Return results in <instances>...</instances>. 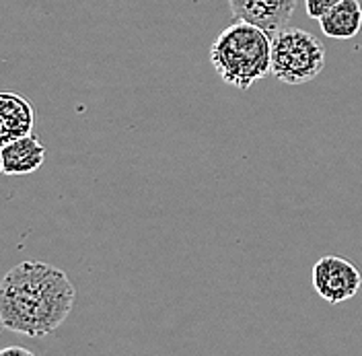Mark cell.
Instances as JSON below:
<instances>
[{"label": "cell", "mask_w": 362, "mask_h": 356, "mask_svg": "<svg viewBox=\"0 0 362 356\" xmlns=\"http://www.w3.org/2000/svg\"><path fill=\"white\" fill-rule=\"evenodd\" d=\"M74 299L76 289L66 272L45 262H21L0 280V326L27 338L54 334Z\"/></svg>", "instance_id": "cell-1"}, {"label": "cell", "mask_w": 362, "mask_h": 356, "mask_svg": "<svg viewBox=\"0 0 362 356\" xmlns=\"http://www.w3.org/2000/svg\"><path fill=\"white\" fill-rule=\"evenodd\" d=\"M210 62L225 85L251 89L272 74V38L251 23L233 21L210 45Z\"/></svg>", "instance_id": "cell-2"}, {"label": "cell", "mask_w": 362, "mask_h": 356, "mask_svg": "<svg viewBox=\"0 0 362 356\" xmlns=\"http://www.w3.org/2000/svg\"><path fill=\"white\" fill-rule=\"evenodd\" d=\"M325 68L323 42L300 29L284 27L272 35V74L284 85H305Z\"/></svg>", "instance_id": "cell-3"}, {"label": "cell", "mask_w": 362, "mask_h": 356, "mask_svg": "<svg viewBox=\"0 0 362 356\" xmlns=\"http://www.w3.org/2000/svg\"><path fill=\"white\" fill-rule=\"evenodd\" d=\"M313 289L327 303H344L356 297L362 287V274L350 260L339 255H323L313 264Z\"/></svg>", "instance_id": "cell-4"}, {"label": "cell", "mask_w": 362, "mask_h": 356, "mask_svg": "<svg viewBox=\"0 0 362 356\" xmlns=\"http://www.w3.org/2000/svg\"><path fill=\"white\" fill-rule=\"evenodd\" d=\"M235 21H245L276 35L288 27L298 0H226Z\"/></svg>", "instance_id": "cell-5"}, {"label": "cell", "mask_w": 362, "mask_h": 356, "mask_svg": "<svg viewBox=\"0 0 362 356\" xmlns=\"http://www.w3.org/2000/svg\"><path fill=\"white\" fill-rule=\"evenodd\" d=\"M35 108L19 93H0V147L33 134Z\"/></svg>", "instance_id": "cell-6"}, {"label": "cell", "mask_w": 362, "mask_h": 356, "mask_svg": "<svg viewBox=\"0 0 362 356\" xmlns=\"http://www.w3.org/2000/svg\"><path fill=\"white\" fill-rule=\"evenodd\" d=\"M2 161L4 176H29L44 165L45 147L35 134H27L2 147Z\"/></svg>", "instance_id": "cell-7"}, {"label": "cell", "mask_w": 362, "mask_h": 356, "mask_svg": "<svg viewBox=\"0 0 362 356\" xmlns=\"http://www.w3.org/2000/svg\"><path fill=\"white\" fill-rule=\"evenodd\" d=\"M321 31L334 40H352L362 29V6L358 0H341L319 19Z\"/></svg>", "instance_id": "cell-8"}, {"label": "cell", "mask_w": 362, "mask_h": 356, "mask_svg": "<svg viewBox=\"0 0 362 356\" xmlns=\"http://www.w3.org/2000/svg\"><path fill=\"white\" fill-rule=\"evenodd\" d=\"M341 0H305V11L311 19L319 21L323 15H327L334 6H338Z\"/></svg>", "instance_id": "cell-9"}, {"label": "cell", "mask_w": 362, "mask_h": 356, "mask_svg": "<svg viewBox=\"0 0 362 356\" xmlns=\"http://www.w3.org/2000/svg\"><path fill=\"white\" fill-rule=\"evenodd\" d=\"M0 356H35L31 350L23 348V346H6L0 348Z\"/></svg>", "instance_id": "cell-10"}, {"label": "cell", "mask_w": 362, "mask_h": 356, "mask_svg": "<svg viewBox=\"0 0 362 356\" xmlns=\"http://www.w3.org/2000/svg\"><path fill=\"white\" fill-rule=\"evenodd\" d=\"M0 173H4V161H2V147H0Z\"/></svg>", "instance_id": "cell-11"}]
</instances>
